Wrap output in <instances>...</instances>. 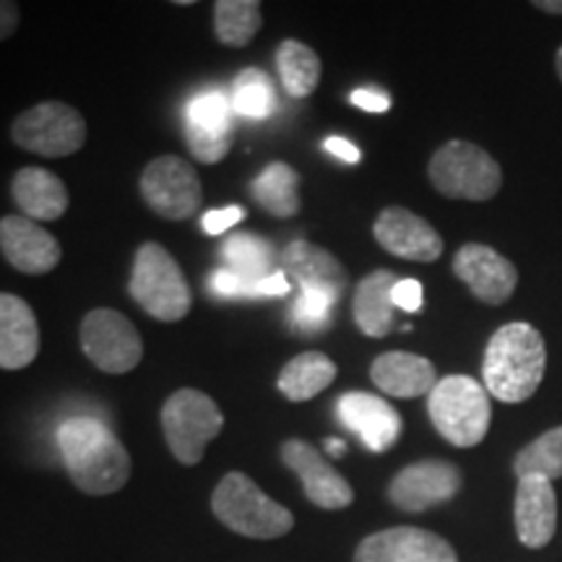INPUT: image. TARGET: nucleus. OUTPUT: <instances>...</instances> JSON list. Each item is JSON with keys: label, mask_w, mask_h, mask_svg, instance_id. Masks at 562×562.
<instances>
[{"label": "nucleus", "mask_w": 562, "mask_h": 562, "mask_svg": "<svg viewBox=\"0 0 562 562\" xmlns=\"http://www.w3.org/2000/svg\"><path fill=\"white\" fill-rule=\"evenodd\" d=\"M58 448L70 482L83 495L104 497L131 480V456L117 435L94 417H74L58 430Z\"/></svg>", "instance_id": "f257e3e1"}, {"label": "nucleus", "mask_w": 562, "mask_h": 562, "mask_svg": "<svg viewBox=\"0 0 562 562\" xmlns=\"http://www.w3.org/2000/svg\"><path fill=\"white\" fill-rule=\"evenodd\" d=\"M544 339L531 323H505L490 336L484 349V389L503 404H521L537 393L544 381Z\"/></svg>", "instance_id": "f03ea898"}, {"label": "nucleus", "mask_w": 562, "mask_h": 562, "mask_svg": "<svg viewBox=\"0 0 562 562\" xmlns=\"http://www.w3.org/2000/svg\"><path fill=\"white\" fill-rule=\"evenodd\" d=\"M211 510H214L216 521L227 526L229 531L248 539H261V542L286 537L294 529L292 510L271 501L243 472H229L222 476L214 495H211Z\"/></svg>", "instance_id": "7ed1b4c3"}, {"label": "nucleus", "mask_w": 562, "mask_h": 562, "mask_svg": "<svg viewBox=\"0 0 562 562\" xmlns=\"http://www.w3.org/2000/svg\"><path fill=\"white\" fill-rule=\"evenodd\" d=\"M128 290L131 297L161 323H178L193 307V292L178 261L159 243H144L136 250Z\"/></svg>", "instance_id": "20e7f679"}, {"label": "nucleus", "mask_w": 562, "mask_h": 562, "mask_svg": "<svg viewBox=\"0 0 562 562\" xmlns=\"http://www.w3.org/2000/svg\"><path fill=\"white\" fill-rule=\"evenodd\" d=\"M427 414L451 446L474 448L490 430V393L474 378L448 375L427 396Z\"/></svg>", "instance_id": "39448f33"}, {"label": "nucleus", "mask_w": 562, "mask_h": 562, "mask_svg": "<svg viewBox=\"0 0 562 562\" xmlns=\"http://www.w3.org/2000/svg\"><path fill=\"white\" fill-rule=\"evenodd\" d=\"M432 188L453 201H490L503 188V170L497 159L472 140L453 138L432 154Z\"/></svg>", "instance_id": "423d86ee"}, {"label": "nucleus", "mask_w": 562, "mask_h": 562, "mask_svg": "<svg viewBox=\"0 0 562 562\" xmlns=\"http://www.w3.org/2000/svg\"><path fill=\"white\" fill-rule=\"evenodd\" d=\"M161 432L175 459L195 467L206 456V446L224 427V414L209 393L180 389L167 398L159 414Z\"/></svg>", "instance_id": "0eeeda50"}, {"label": "nucleus", "mask_w": 562, "mask_h": 562, "mask_svg": "<svg viewBox=\"0 0 562 562\" xmlns=\"http://www.w3.org/2000/svg\"><path fill=\"white\" fill-rule=\"evenodd\" d=\"M11 140L37 157L66 159L87 144V121L70 104L47 100L24 110L11 123Z\"/></svg>", "instance_id": "6e6552de"}, {"label": "nucleus", "mask_w": 562, "mask_h": 562, "mask_svg": "<svg viewBox=\"0 0 562 562\" xmlns=\"http://www.w3.org/2000/svg\"><path fill=\"white\" fill-rule=\"evenodd\" d=\"M138 188L154 214L170 222L191 220L199 214L203 201V186L195 167L175 154L151 159L140 172Z\"/></svg>", "instance_id": "1a4fd4ad"}, {"label": "nucleus", "mask_w": 562, "mask_h": 562, "mask_svg": "<svg viewBox=\"0 0 562 562\" xmlns=\"http://www.w3.org/2000/svg\"><path fill=\"white\" fill-rule=\"evenodd\" d=\"M81 349L91 364L110 375H125L136 370L144 357V341L128 315L97 307L81 321Z\"/></svg>", "instance_id": "9d476101"}, {"label": "nucleus", "mask_w": 562, "mask_h": 562, "mask_svg": "<svg viewBox=\"0 0 562 562\" xmlns=\"http://www.w3.org/2000/svg\"><path fill=\"white\" fill-rule=\"evenodd\" d=\"M463 476L456 463L446 459H425L409 463L389 484V501L404 513H425L453 501L461 492Z\"/></svg>", "instance_id": "9b49d317"}, {"label": "nucleus", "mask_w": 562, "mask_h": 562, "mask_svg": "<svg viewBox=\"0 0 562 562\" xmlns=\"http://www.w3.org/2000/svg\"><path fill=\"white\" fill-rule=\"evenodd\" d=\"M281 461L290 472L297 474L302 492L313 505L323 510H344L355 503V490L336 469L323 459L313 442L290 438L281 442Z\"/></svg>", "instance_id": "f8f14e48"}, {"label": "nucleus", "mask_w": 562, "mask_h": 562, "mask_svg": "<svg viewBox=\"0 0 562 562\" xmlns=\"http://www.w3.org/2000/svg\"><path fill=\"white\" fill-rule=\"evenodd\" d=\"M351 562H459V554L440 533L417 526H393L364 537Z\"/></svg>", "instance_id": "ddd939ff"}, {"label": "nucleus", "mask_w": 562, "mask_h": 562, "mask_svg": "<svg viewBox=\"0 0 562 562\" xmlns=\"http://www.w3.org/2000/svg\"><path fill=\"white\" fill-rule=\"evenodd\" d=\"M372 235L385 252L412 263H432L446 250L438 229L404 206L383 209L372 224Z\"/></svg>", "instance_id": "4468645a"}, {"label": "nucleus", "mask_w": 562, "mask_h": 562, "mask_svg": "<svg viewBox=\"0 0 562 562\" xmlns=\"http://www.w3.org/2000/svg\"><path fill=\"white\" fill-rule=\"evenodd\" d=\"M453 273L484 305H505L518 286L516 266L482 243L461 245L453 256Z\"/></svg>", "instance_id": "2eb2a0df"}, {"label": "nucleus", "mask_w": 562, "mask_h": 562, "mask_svg": "<svg viewBox=\"0 0 562 562\" xmlns=\"http://www.w3.org/2000/svg\"><path fill=\"white\" fill-rule=\"evenodd\" d=\"M0 252L5 263L26 273V277H42L58 269L63 250L47 229L26 216L9 214L0 220Z\"/></svg>", "instance_id": "dca6fc26"}, {"label": "nucleus", "mask_w": 562, "mask_h": 562, "mask_svg": "<svg viewBox=\"0 0 562 562\" xmlns=\"http://www.w3.org/2000/svg\"><path fill=\"white\" fill-rule=\"evenodd\" d=\"M341 425L360 435L364 448L372 453L389 451L402 435V414L381 396L364 391H349L336 402Z\"/></svg>", "instance_id": "f3484780"}, {"label": "nucleus", "mask_w": 562, "mask_h": 562, "mask_svg": "<svg viewBox=\"0 0 562 562\" xmlns=\"http://www.w3.org/2000/svg\"><path fill=\"white\" fill-rule=\"evenodd\" d=\"M518 542L529 550H542L558 529V495L544 476H521L513 503Z\"/></svg>", "instance_id": "a211bd4d"}, {"label": "nucleus", "mask_w": 562, "mask_h": 562, "mask_svg": "<svg viewBox=\"0 0 562 562\" xmlns=\"http://www.w3.org/2000/svg\"><path fill=\"white\" fill-rule=\"evenodd\" d=\"M281 266L286 277L297 281L302 292H323L339 302L349 286V273L339 258L307 240H292L286 245L281 252Z\"/></svg>", "instance_id": "6ab92c4d"}, {"label": "nucleus", "mask_w": 562, "mask_h": 562, "mask_svg": "<svg viewBox=\"0 0 562 562\" xmlns=\"http://www.w3.org/2000/svg\"><path fill=\"white\" fill-rule=\"evenodd\" d=\"M40 355V323L30 302L0 292V370H24Z\"/></svg>", "instance_id": "aec40b11"}, {"label": "nucleus", "mask_w": 562, "mask_h": 562, "mask_svg": "<svg viewBox=\"0 0 562 562\" xmlns=\"http://www.w3.org/2000/svg\"><path fill=\"white\" fill-rule=\"evenodd\" d=\"M370 378L383 393L393 398L430 396L438 385V372L427 357L412 351H385L370 364Z\"/></svg>", "instance_id": "412c9836"}, {"label": "nucleus", "mask_w": 562, "mask_h": 562, "mask_svg": "<svg viewBox=\"0 0 562 562\" xmlns=\"http://www.w3.org/2000/svg\"><path fill=\"white\" fill-rule=\"evenodd\" d=\"M11 195L21 209V216L32 222L60 220L70 206L66 182L42 167H21L11 180Z\"/></svg>", "instance_id": "4be33fe9"}, {"label": "nucleus", "mask_w": 562, "mask_h": 562, "mask_svg": "<svg viewBox=\"0 0 562 562\" xmlns=\"http://www.w3.org/2000/svg\"><path fill=\"white\" fill-rule=\"evenodd\" d=\"M398 277L389 269H378L357 284L355 297H351V315H355L357 328L372 339H383L393 331L396 318H393V286Z\"/></svg>", "instance_id": "5701e85b"}, {"label": "nucleus", "mask_w": 562, "mask_h": 562, "mask_svg": "<svg viewBox=\"0 0 562 562\" xmlns=\"http://www.w3.org/2000/svg\"><path fill=\"white\" fill-rule=\"evenodd\" d=\"M336 362L323 351H302L279 372L277 389L294 404L311 402L336 381Z\"/></svg>", "instance_id": "b1692460"}, {"label": "nucleus", "mask_w": 562, "mask_h": 562, "mask_svg": "<svg viewBox=\"0 0 562 562\" xmlns=\"http://www.w3.org/2000/svg\"><path fill=\"white\" fill-rule=\"evenodd\" d=\"M252 201L273 220H292L300 214V172L286 161H271L250 186Z\"/></svg>", "instance_id": "393cba45"}, {"label": "nucleus", "mask_w": 562, "mask_h": 562, "mask_svg": "<svg viewBox=\"0 0 562 562\" xmlns=\"http://www.w3.org/2000/svg\"><path fill=\"white\" fill-rule=\"evenodd\" d=\"M277 70L286 94L294 100H305L318 89L323 66L318 53L307 47L305 42L284 40L277 47Z\"/></svg>", "instance_id": "a878e982"}, {"label": "nucleus", "mask_w": 562, "mask_h": 562, "mask_svg": "<svg viewBox=\"0 0 562 562\" xmlns=\"http://www.w3.org/2000/svg\"><path fill=\"white\" fill-rule=\"evenodd\" d=\"M263 24L258 0H216L214 3V34L222 45H250Z\"/></svg>", "instance_id": "bb28decb"}, {"label": "nucleus", "mask_w": 562, "mask_h": 562, "mask_svg": "<svg viewBox=\"0 0 562 562\" xmlns=\"http://www.w3.org/2000/svg\"><path fill=\"white\" fill-rule=\"evenodd\" d=\"M224 269L240 273L248 281H263L269 279L273 271V248L269 240L258 235H232L227 243L222 245Z\"/></svg>", "instance_id": "cd10ccee"}, {"label": "nucleus", "mask_w": 562, "mask_h": 562, "mask_svg": "<svg viewBox=\"0 0 562 562\" xmlns=\"http://www.w3.org/2000/svg\"><path fill=\"white\" fill-rule=\"evenodd\" d=\"M516 480L521 476H544V480H562V425L552 427L521 448L513 459Z\"/></svg>", "instance_id": "c85d7f7f"}, {"label": "nucleus", "mask_w": 562, "mask_h": 562, "mask_svg": "<svg viewBox=\"0 0 562 562\" xmlns=\"http://www.w3.org/2000/svg\"><path fill=\"white\" fill-rule=\"evenodd\" d=\"M232 110L248 121H263L273 112V89L261 70L248 68L237 76L232 89Z\"/></svg>", "instance_id": "c756f323"}, {"label": "nucleus", "mask_w": 562, "mask_h": 562, "mask_svg": "<svg viewBox=\"0 0 562 562\" xmlns=\"http://www.w3.org/2000/svg\"><path fill=\"white\" fill-rule=\"evenodd\" d=\"M232 100L222 91H206L188 104L186 128L203 133H232Z\"/></svg>", "instance_id": "7c9ffc66"}, {"label": "nucleus", "mask_w": 562, "mask_h": 562, "mask_svg": "<svg viewBox=\"0 0 562 562\" xmlns=\"http://www.w3.org/2000/svg\"><path fill=\"white\" fill-rule=\"evenodd\" d=\"M339 305L334 297L323 292L305 290L292 307L294 331L300 334H323L334 326V307Z\"/></svg>", "instance_id": "2f4dec72"}, {"label": "nucleus", "mask_w": 562, "mask_h": 562, "mask_svg": "<svg viewBox=\"0 0 562 562\" xmlns=\"http://www.w3.org/2000/svg\"><path fill=\"white\" fill-rule=\"evenodd\" d=\"M186 144L201 165H220L235 144V133H203L186 128Z\"/></svg>", "instance_id": "473e14b6"}, {"label": "nucleus", "mask_w": 562, "mask_h": 562, "mask_svg": "<svg viewBox=\"0 0 562 562\" xmlns=\"http://www.w3.org/2000/svg\"><path fill=\"white\" fill-rule=\"evenodd\" d=\"M209 286L216 297H224V300H258L261 297V281H248V279H243L240 273H235L229 269H220V271L211 273Z\"/></svg>", "instance_id": "72a5a7b5"}, {"label": "nucleus", "mask_w": 562, "mask_h": 562, "mask_svg": "<svg viewBox=\"0 0 562 562\" xmlns=\"http://www.w3.org/2000/svg\"><path fill=\"white\" fill-rule=\"evenodd\" d=\"M243 220H245V209L243 206L216 209V211H209V214H203V229H206L209 235H222V232L235 227V224L243 222Z\"/></svg>", "instance_id": "f704fd0d"}, {"label": "nucleus", "mask_w": 562, "mask_h": 562, "mask_svg": "<svg viewBox=\"0 0 562 562\" xmlns=\"http://www.w3.org/2000/svg\"><path fill=\"white\" fill-rule=\"evenodd\" d=\"M393 305L402 307L406 313H419L422 311V284L417 279H398V284L393 286Z\"/></svg>", "instance_id": "c9c22d12"}, {"label": "nucleus", "mask_w": 562, "mask_h": 562, "mask_svg": "<svg viewBox=\"0 0 562 562\" xmlns=\"http://www.w3.org/2000/svg\"><path fill=\"white\" fill-rule=\"evenodd\" d=\"M351 104L364 112H375V115H381V112L391 110V97L375 89H357L351 91Z\"/></svg>", "instance_id": "e433bc0d"}, {"label": "nucleus", "mask_w": 562, "mask_h": 562, "mask_svg": "<svg viewBox=\"0 0 562 562\" xmlns=\"http://www.w3.org/2000/svg\"><path fill=\"white\" fill-rule=\"evenodd\" d=\"M21 21V9L13 0H0V42L16 34Z\"/></svg>", "instance_id": "4c0bfd02"}, {"label": "nucleus", "mask_w": 562, "mask_h": 562, "mask_svg": "<svg viewBox=\"0 0 562 562\" xmlns=\"http://www.w3.org/2000/svg\"><path fill=\"white\" fill-rule=\"evenodd\" d=\"M326 151L334 154L336 159L347 161V165H357V161H360V149H357V146L351 144V140L341 138V136L326 138Z\"/></svg>", "instance_id": "58836bf2"}, {"label": "nucleus", "mask_w": 562, "mask_h": 562, "mask_svg": "<svg viewBox=\"0 0 562 562\" xmlns=\"http://www.w3.org/2000/svg\"><path fill=\"white\" fill-rule=\"evenodd\" d=\"M533 9L552 13V16H562V0H533Z\"/></svg>", "instance_id": "ea45409f"}, {"label": "nucleus", "mask_w": 562, "mask_h": 562, "mask_svg": "<svg viewBox=\"0 0 562 562\" xmlns=\"http://www.w3.org/2000/svg\"><path fill=\"white\" fill-rule=\"evenodd\" d=\"M326 448H328V453L336 456V459H341V456H344V448H347V446H344L341 440L331 438V440H326Z\"/></svg>", "instance_id": "a19ab883"}, {"label": "nucleus", "mask_w": 562, "mask_h": 562, "mask_svg": "<svg viewBox=\"0 0 562 562\" xmlns=\"http://www.w3.org/2000/svg\"><path fill=\"white\" fill-rule=\"evenodd\" d=\"M554 66H558V76H560V81H562V47L558 50V55H554Z\"/></svg>", "instance_id": "79ce46f5"}]
</instances>
